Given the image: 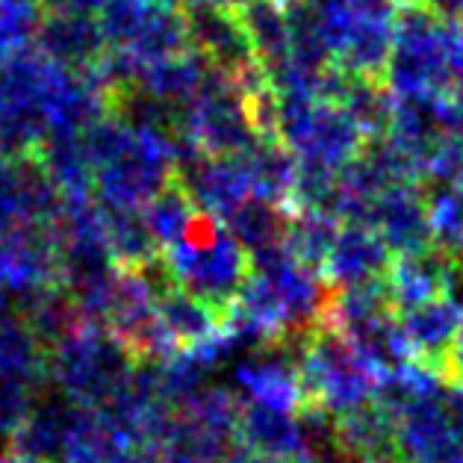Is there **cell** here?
<instances>
[{
	"instance_id": "ba28073f",
	"label": "cell",
	"mask_w": 463,
	"mask_h": 463,
	"mask_svg": "<svg viewBox=\"0 0 463 463\" xmlns=\"http://www.w3.org/2000/svg\"><path fill=\"white\" fill-rule=\"evenodd\" d=\"M402 331L411 345V364L431 372L434 378H446V357L458 340L463 325V310L446 296L416 304L411 310L399 313Z\"/></svg>"
},
{
	"instance_id": "83f0119b",
	"label": "cell",
	"mask_w": 463,
	"mask_h": 463,
	"mask_svg": "<svg viewBox=\"0 0 463 463\" xmlns=\"http://www.w3.org/2000/svg\"><path fill=\"white\" fill-rule=\"evenodd\" d=\"M0 463H39V460L24 458V455H18V451H15V455H4V458H0Z\"/></svg>"
},
{
	"instance_id": "3957f363",
	"label": "cell",
	"mask_w": 463,
	"mask_h": 463,
	"mask_svg": "<svg viewBox=\"0 0 463 463\" xmlns=\"http://www.w3.org/2000/svg\"><path fill=\"white\" fill-rule=\"evenodd\" d=\"M301 404H322L334 416L369 404L378 392V375L334 327H313L296 354Z\"/></svg>"
},
{
	"instance_id": "ffe728a7",
	"label": "cell",
	"mask_w": 463,
	"mask_h": 463,
	"mask_svg": "<svg viewBox=\"0 0 463 463\" xmlns=\"http://www.w3.org/2000/svg\"><path fill=\"white\" fill-rule=\"evenodd\" d=\"M343 222L334 213L325 210H292L289 213V228H287V248L289 254L298 260L304 269H310L313 275L325 272L327 260L336 240H340Z\"/></svg>"
},
{
	"instance_id": "484cf974",
	"label": "cell",
	"mask_w": 463,
	"mask_h": 463,
	"mask_svg": "<svg viewBox=\"0 0 463 463\" xmlns=\"http://www.w3.org/2000/svg\"><path fill=\"white\" fill-rule=\"evenodd\" d=\"M231 463H296V460H280V458H269V455H257V451L248 449H236V455L231 458Z\"/></svg>"
},
{
	"instance_id": "2e32d148",
	"label": "cell",
	"mask_w": 463,
	"mask_h": 463,
	"mask_svg": "<svg viewBox=\"0 0 463 463\" xmlns=\"http://www.w3.org/2000/svg\"><path fill=\"white\" fill-rule=\"evenodd\" d=\"M298 156L310 163H322L327 168H343L360 156L364 142H360V128L352 116H343L336 109L313 112L310 128L298 145Z\"/></svg>"
},
{
	"instance_id": "cb8c5ba5",
	"label": "cell",
	"mask_w": 463,
	"mask_h": 463,
	"mask_svg": "<svg viewBox=\"0 0 463 463\" xmlns=\"http://www.w3.org/2000/svg\"><path fill=\"white\" fill-rule=\"evenodd\" d=\"M443 404L449 408V416H451V422H455V431L463 443V387H451V383H446Z\"/></svg>"
},
{
	"instance_id": "4316f807",
	"label": "cell",
	"mask_w": 463,
	"mask_h": 463,
	"mask_svg": "<svg viewBox=\"0 0 463 463\" xmlns=\"http://www.w3.org/2000/svg\"><path fill=\"white\" fill-rule=\"evenodd\" d=\"M6 104H9V89H6V71L0 69V116L6 112Z\"/></svg>"
},
{
	"instance_id": "ac0fdd59",
	"label": "cell",
	"mask_w": 463,
	"mask_h": 463,
	"mask_svg": "<svg viewBox=\"0 0 463 463\" xmlns=\"http://www.w3.org/2000/svg\"><path fill=\"white\" fill-rule=\"evenodd\" d=\"M242 168L251 186L254 198L272 201V204L287 207L292 195V184H296V163L287 145L278 139H257L242 156Z\"/></svg>"
},
{
	"instance_id": "9c48e42d",
	"label": "cell",
	"mask_w": 463,
	"mask_h": 463,
	"mask_svg": "<svg viewBox=\"0 0 463 463\" xmlns=\"http://www.w3.org/2000/svg\"><path fill=\"white\" fill-rule=\"evenodd\" d=\"M369 228L378 231V236L387 242V248L395 257L434 248L425 189L422 186H390L387 192H381L375 207H372Z\"/></svg>"
},
{
	"instance_id": "603a6c76",
	"label": "cell",
	"mask_w": 463,
	"mask_h": 463,
	"mask_svg": "<svg viewBox=\"0 0 463 463\" xmlns=\"http://www.w3.org/2000/svg\"><path fill=\"white\" fill-rule=\"evenodd\" d=\"M443 383H451V387H463V325L458 331V340L451 345V352L446 357V378Z\"/></svg>"
},
{
	"instance_id": "5b68a950",
	"label": "cell",
	"mask_w": 463,
	"mask_h": 463,
	"mask_svg": "<svg viewBox=\"0 0 463 463\" xmlns=\"http://www.w3.org/2000/svg\"><path fill=\"white\" fill-rule=\"evenodd\" d=\"M180 184L186 186L189 198L195 207L207 216L228 222L236 210H240L248 198H251V186H248L245 168L240 156H189L177 165Z\"/></svg>"
},
{
	"instance_id": "d6986e66",
	"label": "cell",
	"mask_w": 463,
	"mask_h": 463,
	"mask_svg": "<svg viewBox=\"0 0 463 463\" xmlns=\"http://www.w3.org/2000/svg\"><path fill=\"white\" fill-rule=\"evenodd\" d=\"M100 213H104L107 242L118 269L139 272L142 266L154 263V260L163 254V248L156 242V236L151 233L142 210H121V207L100 204Z\"/></svg>"
},
{
	"instance_id": "52a82bcc",
	"label": "cell",
	"mask_w": 463,
	"mask_h": 463,
	"mask_svg": "<svg viewBox=\"0 0 463 463\" xmlns=\"http://www.w3.org/2000/svg\"><path fill=\"white\" fill-rule=\"evenodd\" d=\"M437 395H420L404 408L399 422L402 455L408 463H449L463 455V443L455 431L449 408Z\"/></svg>"
},
{
	"instance_id": "8992f818",
	"label": "cell",
	"mask_w": 463,
	"mask_h": 463,
	"mask_svg": "<svg viewBox=\"0 0 463 463\" xmlns=\"http://www.w3.org/2000/svg\"><path fill=\"white\" fill-rule=\"evenodd\" d=\"M92 411L95 408H86L60 390L48 399H36L15 434V451L39 463H62L65 449Z\"/></svg>"
},
{
	"instance_id": "7402d4cb",
	"label": "cell",
	"mask_w": 463,
	"mask_h": 463,
	"mask_svg": "<svg viewBox=\"0 0 463 463\" xmlns=\"http://www.w3.org/2000/svg\"><path fill=\"white\" fill-rule=\"evenodd\" d=\"M142 213H145V222H148L151 233L156 236V242H160V248L165 251V248L177 245L189 233L192 222L198 219L201 210L195 207V201L189 198L186 186L180 184V177L175 175L148 201V207H145Z\"/></svg>"
},
{
	"instance_id": "e0dca14e",
	"label": "cell",
	"mask_w": 463,
	"mask_h": 463,
	"mask_svg": "<svg viewBox=\"0 0 463 463\" xmlns=\"http://www.w3.org/2000/svg\"><path fill=\"white\" fill-rule=\"evenodd\" d=\"M156 310H160V319L165 322L168 334L175 336L180 352L204 348L224 331L222 316L213 310L210 304H204L180 287H175L172 292H165V296L156 298Z\"/></svg>"
},
{
	"instance_id": "4fadbf2b",
	"label": "cell",
	"mask_w": 463,
	"mask_h": 463,
	"mask_svg": "<svg viewBox=\"0 0 463 463\" xmlns=\"http://www.w3.org/2000/svg\"><path fill=\"white\" fill-rule=\"evenodd\" d=\"M240 446L257 455L304 463V437L296 413L266 408V404H242L240 425H236Z\"/></svg>"
},
{
	"instance_id": "7a4b0ae2",
	"label": "cell",
	"mask_w": 463,
	"mask_h": 463,
	"mask_svg": "<svg viewBox=\"0 0 463 463\" xmlns=\"http://www.w3.org/2000/svg\"><path fill=\"white\" fill-rule=\"evenodd\" d=\"M133 369V354L104 325L95 322H83L65 340L48 348V378L56 390L95 411L124 387Z\"/></svg>"
},
{
	"instance_id": "8fae6325",
	"label": "cell",
	"mask_w": 463,
	"mask_h": 463,
	"mask_svg": "<svg viewBox=\"0 0 463 463\" xmlns=\"http://www.w3.org/2000/svg\"><path fill=\"white\" fill-rule=\"evenodd\" d=\"M336 434L357 463H408L402 455L399 422L375 399L336 416Z\"/></svg>"
},
{
	"instance_id": "9a60e30c",
	"label": "cell",
	"mask_w": 463,
	"mask_h": 463,
	"mask_svg": "<svg viewBox=\"0 0 463 463\" xmlns=\"http://www.w3.org/2000/svg\"><path fill=\"white\" fill-rule=\"evenodd\" d=\"M446 263L449 254L439 251V248H425V251L395 257L387 272V289L395 313L443 296Z\"/></svg>"
},
{
	"instance_id": "d4e9b609",
	"label": "cell",
	"mask_w": 463,
	"mask_h": 463,
	"mask_svg": "<svg viewBox=\"0 0 463 463\" xmlns=\"http://www.w3.org/2000/svg\"><path fill=\"white\" fill-rule=\"evenodd\" d=\"M116 463H163V460H160V455H156V449L142 446V449H130V451H124V455H121Z\"/></svg>"
},
{
	"instance_id": "5bb4252c",
	"label": "cell",
	"mask_w": 463,
	"mask_h": 463,
	"mask_svg": "<svg viewBox=\"0 0 463 463\" xmlns=\"http://www.w3.org/2000/svg\"><path fill=\"white\" fill-rule=\"evenodd\" d=\"M33 44L48 62L74 71L95 60L100 36L92 21L77 13H42Z\"/></svg>"
},
{
	"instance_id": "44dd1931",
	"label": "cell",
	"mask_w": 463,
	"mask_h": 463,
	"mask_svg": "<svg viewBox=\"0 0 463 463\" xmlns=\"http://www.w3.org/2000/svg\"><path fill=\"white\" fill-rule=\"evenodd\" d=\"M224 228L236 236V242H240L248 254H254L260 248H269L287 240L289 210L251 195L228 222H224Z\"/></svg>"
},
{
	"instance_id": "6da1fadb",
	"label": "cell",
	"mask_w": 463,
	"mask_h": 463,
	"mask_svg": "<svg viewBox=\"0 0 463 463\" xmlns=\"http://www.w3.org/2000/svg\"><path fill=\"white\" fill-rule=\"evenodd\" d=\"M165 260L180 289L210 304L222 319H228L248 275H251L248 251L219 219L207 216V213H198L184 240L165 248Z\"/></svg>"
},
{
	"instance_id": "30bf717a",
	"label": "cell",
	"mask_w": 463,
	"mask_h": 463,
	"mask_svg": "<svg viewBox=\"0 0 463 463\" xmlns=\"http://www.w3.org/2000/svg\"><path fill=\"white\" fill-rule=\"evenodd\" d=\"M395 254L369 224H343L331 260H327L322 280L327 287H357L383 280L390 272Z\"/></svg>"
},
{
	"instance_id": "277c9868",
	"label": "cell",
	"mask_w": 463,
	"mask_h": 463,
	"mask_svg": "<svg viewBox=\"0 0 463 463\" xmlns=\"http://www.w3.org/2000/svg\"><path fill=\"white\" fill-rule=\"evenodd\" d=\"M62 284L60 242L53 228L21 224L0 236V304L24 313Z\"/></svg>"
},
{
	"instance_id": "7c38bea8",
	"label": "cell",
	"mask_w": 463,
	"mask_h": 463,
	"mask_svg": "<svg viewBox=\"0 0 463 463\" xmlns=\"http://www.w3.org/2000/svg\"><path fill=\"white\" fill-rule=\"evenodd\" d=\"M263 357H251L236 366V383L251 395L257 404L266 408L298 413L301 408V381L296 360L289 354L278 352V348H266L260 352Z\"/></svg>"
}]
</instances>
